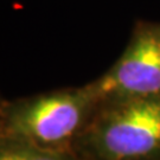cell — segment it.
<instances>
[{"instance_id": "cell-1", "label": "cell", "mask_w": 160, "mask_h": 160, "mask_svg": "<svg viewBox=\"0 0 160 160\" xmlns=\"http://www.w3.org/2000/svg\"><path fill=\"white\" fill-rule=\"evenodd\" d=\"M72 153L78 160H160V94L98 102Z\"/></svg>"}, {"instance_id": "cell-2", "label": "cell", "mask_w": 160, "mask_h": 160, "mask_svg": "<svg viewBox=\"0 0 160 160\" xmlns=\"http://www.w3.org/2000/svg\"><path fill=\"white\" fill-rule=\"evenodd\" d=\"M97 106L98 100L88 83L6 100L0 134L48 149L72 152Z\"/></svg>"}, {"instance_id": "cell-3", "label": "cell", "mask_w": 160, "mask_h": 160, "mask_svg": "<svg viewBox=\"0 0 160 160\" xmlns=\"http://www.w3.org/2000/svg\"><path fill=\"white\" fill-rule=\"evenodd\" d=\"M88 84L98 102L160 94V22L138 20L118 61Z\"/></svg>"}, {"instance_id": "cell-4", "label": "cell", "mask_w": 160, "mask_h": 160, "mask_svg": "<svg viewBox=\"0 0 160 160\" xmlns=\"http://www.w3.org/2000/svg\"><path fill=\"white\" fill-rule=\"evenodd\" d=\"M0 160H78L72 152L40 147L20 138L0 134Z\"/></svg>"}, {"instance_id": "cell-5", "label": "cell", "mask_w": 160, "mask_h": 160, "mask_svg": "<svg viewBox=\"0 0 160 160\" xmlns=\"http://www.w3.org/2000/svg\"><path fill=\"white\" fill-rule=\"evenodd\" d=\"M6 100L2 98L0 95V132H1V125H2V112H4V106H5Z\"/></svg>"}]
</instances>
